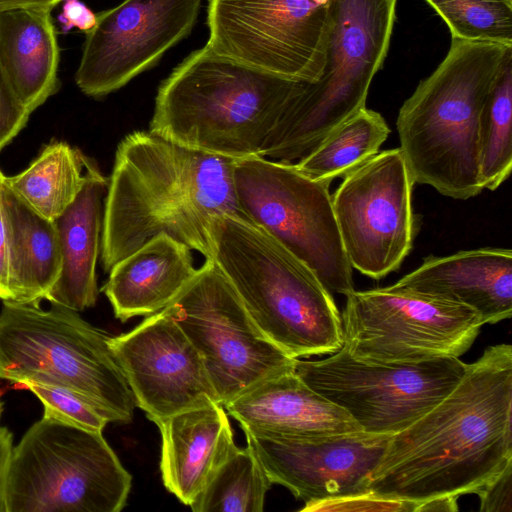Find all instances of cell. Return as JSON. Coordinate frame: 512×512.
Listing matches in <instances>:
<instances>
[{"instance_id": "cell-1", "label": "cell", "mask_w": 512, "mask_h": 512, "mask_svg": "<svg viewBox=\"0 0 512 512\" xmlns=\"http://www.w3.org/2000/svg\"><path fill=\"white\" fill-rule=\"evenodd\" d=\"M511 464L512 347L497 344L441 401L391 435L367 489L416 507L477 494Z\"/></svg>"}, {"instance_id": "cell-2", "label": "cell", "mask_w": 512, "mask_h": 512, "mask_svg": "<svg viewBox=\"0 0 512 512\" xmlns=\"http://www.w3.org/2000/svg\"><path fill=\"white\" fill-rule=\"evenodd\" d=\"M234 162L150 131L126 135L108 180L103 269L109 272L158 235L213 259V222L224 215L246 218L235 190Z\"/></svg>"}, {"instance_id": "cell-3", "label": "cell", "mask_w": 512, "mask_h": 512, "mask_svg": "<svg viewBox=\"0 0 512 512\" xmlns=\"http://www.w3.org/2000/svg\"><path fill=\"white\" fill-rule=\"evenodd\" d=\"M512 46L452 38L442 62L401 106L396 127L414 183L465 200L482 192L479 123Z\"/></svg>"}, {"instance_id": "cell-4", "label": "cell", "mask_w": 512, "mask_h": 512, "mask_svg": "<svg viewBox=\"0 0 512 512\" xmlns=\"http://www.w3.org/2000/svg\"><path fill=\"white\" fill-rule=\"evenodd\" d=\"M304 83L218 55L205 45L159 86L149 131L234 160L265 157L270 134Z\"/></svg>"}, {"instance_id": "cell-5", "label": "cell", "mask_w": 512, "mask_h": 512, "mask_svg": "<svg viewBox=\"0 0 512 512\" xmlns=\"http://www.w3.org/2000/svg\"><path fill=\"white\" fill-rule=\"evenodd\" d=\"M213 260L258 328L294 359L332 354L342 318L315 274L262 227L224 215L211 229Z\"/></svg>"}, {"instance_id": "cell-6", "label": "cell", "mask_w": 512, "mask_h": 512, "mask_svg": "<svg viewBox=\"0 0 512 512\" xmlns=\"http://www.w3.org/2000/svg\"><path fill=\"white\" fill-rule=\"evenodd\" d=\"M109 338L69 308L51 304L44 310L35 304L3 300L0 379L66 388L108 422L128 423L136 405Z\"/></svg>"}, {"instance_id": "cell-7", "label": "cell", "mask_w": 512, "mask_h": 512, "mask_svg": "<svg viewBox=\"0 0 512 512\" xmlns=\"http://www.w3.org/2000/svg\"><path fill=\"white\" fill-rule=\"evenodd\" d=\"M398 0H333L325 67L304 83L265 146V158L295 163L328 134L366 107L393 34Z\"/></svg>"}, {"instance_id": "cell-8", "label": "cell", "mask_w": 512, "mask_h": 512, "mask_svg": "<svg viewBox=\"0 0 512 512\" xmlns=\"http://www.w3.org/2000/svg\"><path fill=\"white\" fill-rule=\"evenodd\" d=\"M131 485L102 432L44 414L13 447L6 512H119Z\"/></svg>"}, {"instance_id": "cell-9", "label": "cell", "mask_w": 512, "mask_h": 512, "mask_svg": "<svg viewBox=\"0 0 512 512\" xmlns=\"http://www.w3.org/2000/svg\"><path fill=\"white\" fill-rule=\"evenodd\" d=\"M234 184L247 219L305 264L330 293L354 291L353 268L336 223L330 183L265 157L234 162Z\"/></svg>"}, {"instance_id": "cell-10", "label": "cell", "mask_w": 512, "mask_h": 512, "mask_svg": "<svg viewBox=\"0 0 512 512\" xmlns=\"http://www.w3.org/2000/svg\"><path fill=\"white\" fill-rule=\"evenodd\" d=\"M198 351L225 406L258 383L295 369L296 359L254 323L213 259L164 308Z\"/></svg>"}, {"instance_id": "cell-11", "label": "cell", "mask_w": 512, "mask_h": 512, "mask_svg": "<svg viewBox=\"0 0 512 512\" xmlns=\"http://www.w3.org/2000/svg\"><path fill=\"white\" fill-rule=\"evenodd\" d=\"M459 357L378 363L358 359L343 345L322 360L295 361L296 374L344 409L362 431L393 435L441 401L467 369Z\"/></svg>"}, {"instance_id": "cell-12", "label": "cell", "mask_w": 512, "mask_h": 512, "mask_svg": "<svg viewBox=\"0 0 512 512\" xmlns=\"http://www.w3.org/2000/svg\"><path fill=\"white\" fill-rule=\"evenodd\" d=\"M343 345L378 363L460 357L484 325L471 308L393 285L346 295Z\"/></svg>"}, {"instance_id": "cell-13", "label": "cell", "mask_w": 512, "mask_h": 512, "mask_svg": "<svg viewBox=\"0 0 512 512\" xmlns=\"http://www.w3.org/2000/svg\"><path fill=\"white\" fill-rule=\"evenodd\" d=\"M333 0H209L207 46L216 54L305 83L322 76Z\"/></svg>"}, {"instance_id": "cell-14", "label": "cell", "mask_w": 512, "mask_h": 512, "mask_svg": "<svg viewBox=\"0 0 512 512\" xmlns=\"http://www.w3.org/2000/svg\"><path fill=\"white\" fill-rule=\"evenodd\" d=\"M342 178L332 205L344 251L353 269L381 279L411 251L414 181L400 148L378 152Z\"/></svg>"}, {"instance_id": "cell-15", "label": "cell", "mask_w": 512, "mask_h": 512, "mask_svg": "<svg viewBox=\"0 0 512 512\" xmlns=\"http://www.w3.org/2000/svg\"><path fill=\"white\" fill-rule=\"evenodd\" d=\"M201 1L123 0L96 14L75 73L78 88L104 97L153 67L190 34Z\"/></svg>"}, {"instance_id": "cell-16", "label": "cell", "mask_w": 512, "mask_h": 512, "mask_svg": "<svg viewBox=\"0 0 512 512\" xmlns=\"http://www.w3.org/2000/svg\"><path fill=\"white\" fill-rule=\"evenodd\" d=\"M109 347L135 405L152 422L220 404L198 351L165 309L110 336Z\"/></svg>"}, {"instance_id": "cell-17", "label": "cell", "mask_w": 512, "mask_h": 512, "mask_svg": "<svg viewBox=\"0 0 512 512\" xmlns=\"http://www.w3.org/2000/svg\"><path fill=\"white\" fill-rule=\"evenodd\" d=\"M244 433L271 482L305 503L369 492V477L391 437L365 431L295 438Z\"/></svg>"}, {"instance_id": "cell-18", "label": "cell", "mask_w": 512, "mask_h": 512, "mask_svg": "<svg viewBox=\"0 0 512 512\" xmlns=\"http://www.w3.org/2000/svg\"><path fill=\"white\" fill-rule=\"evenodd\" d=\"M393 286L465 305L483 324H495L512 315V251L485 247L430 255Z\"/></svg>"}, {"instance_id": "cell-19", "label": "cell", "mask_w": 512, "mask_h": 512, "mask_svg": "<svg viewBox=\"0 0 512 512\" xmlns=\"http://www.w3.org/2000/svg\"><path fill=\"white\" fill-rule=\"evenodd\" d=\"M244 432L266 437H317L362 431L341 407L291 370L268 378L224 406Z\"/></svg>"}, {"instance_id": "cell-20", "label": "cell", "mask_w": 512, "mask_h": 512, "mask_svg": "<svg viewBox=\"0 0 512 512\" xmlns=\"http://www.w3.org/2000/svg\"><path fill=\"white\" fill-rule=\"evenodd\" d=\"M155 424L161 434L163 484L189 506L238 449L224 406L186 410Z\"/></svg>"}, {"instance_id": "cell-21", "label": "cell", "mask_w": 512, "mask_h": 512, "mask_svg": "<svg viewBox=\"0 0 512 512\" xmlns=\"http://www.w3.org/2000/svg\"><path fill=\"white\" fill-rule=\"evenodd\" d=\"M108 179L91 161L82 189L56 219L61 273L45 299L74 311L93 307L98 297L96 264L101 252Z\"/></svg>"}, {"instance_id": "cell-22", "label": "cell", "mask_w": 512, "mask_h": 512, "mask_svg": "<svg viewBox=\"0 0 512 512\" xmlns=\"http://www.w3.org/2000/svg\"><path fill=\"white\" fill-rule=\"evenodd\" d=\"M191 250L168 236L158 235L116 263L102 289L115 317L125 322L168 306L198 271Z\"/></svg>"}, {"instance_id": "cell-23", "label": "cell", "mask_w": 512, "mask_h": 512, "mask_svg": "<svg viewBox=\"0 0 512 512\" xmlns=\"http://www.w3.org/2000/svg\"><path fill=\"white\" fill-rule=\"evenodd\" d=\"M59 60L51 11L12 9L0 12V63L30 113L59 90Z\"/></svg>"}, {"instance_id": "cell-24", "label": "cell", "mask_w": 512, "mask_h": 512, "mask_svg": "<svg viewBox=\"0 0 512 512\" xmlns=\"http://www.w3.org/2000/svg\"><path fill=\"white\" fill-rule=\"evenodd\" d=\"M10 229V301L39 305L60 276L62 257L53 220L30 206L6 182Z\"/></svg>"}, {"instance_id": "cell-25", "label": "cell", "mask_w": 512, "mask_h": 512, "mask_svg": "<svg viewBox=\"0 0 512 512\" xmlns=\"http://www.w3.org/2000/svg\"><path fill=\"white\" fill-rule=\"evenodd\" d=\"M89 163L78 149L53 140L28 168L6 176V182L37 212L54 220L76 199Z\"/></svg>"}, {"instance_id": "cell-26", "label": "cell", "mask_w": 512, "mask_h": 512, "mask_svg": "<svg viewBox=\"0 0 512 512\" xmlns=\"http://www.w3.org/2000/svg\"><path fill=\"white\" fill-rule=\"evenodd\" d=\"M390 129L382 115L361 109L328 134L310 153L293 163L297 170L331 183L379 152Z\"/></svg>"}, {"instance_id": "cell-27", "label": "cell", "mask_w": 512, "mask_h": 512, "mask_svg": "<svg viewBox=\"0 0 512 512\" xmlns=\"http://www.w3.org/2000/svg\"><path fill=\"white\" fill-rule=\"evenodd\" d=\"M272 484L247 445L235 451L189 506L194 512H261Z\"/></svg>"}, {"instance_id": "cell-28", "label": "cell", "mask_w": 512, "mask_h": 512, "mask_svg": "<svg viewBox=\"0 0 512 512\" xmlns=\"http://www.w3.org/2000/svg\"><path fill=\"white\" fill-rule=\"evenodd\" d=\"M512 60L483 106L479 123V172L483 189L496 190L512 170Z\"/></svg>"}, {"instance_id": "cell-29", "label": "cell", "mask_w": 512, "mask_h": 512, "mask_svg": "<svg viewBox=\"0 0 512 512\" xmlns=\"http://www.w3.org/2000/svg\"><path fill=\"white\" fill-rule=\"evenodd\" d=\"M452 38L512 46V0H424Z\"/></svg>"}, {"instance_id": "cell-30", "label": "cell", "mask_w": 512, "mask_h": 512, "mask_svg": "<svg viewBox=\"0 0 512 512\" xmlns=\"http://www.w3.org/2000/svg\"><path fill=\"white\" fill-rule=\"evenodd\" d=\"M21 384L39 398L45 415L96 432H102L108 423L89 403L66 388L33 380Z\"/></svg>"}, {"instance_id": "cell-31", "label": "cell", "mask_w": 512, "mask_h": 512, "mask_svg": "<svg viewBox=\"0 0 512 512\" xmlns=\"http://www.w3.org/2000/svg\"><path fill=\"white\" fill-rule=\"evenodd\" d=\"M409 502L380 498L371 492L305 503L301 511H400L414 512Z\"/></svg>"}, {"instance_id": "cell-32", "label": "cell", "mask_w": 512, "mask_h": 512, "mask_svg": "<svg viewBox=\"0 0 512 512\" xmlns=\"http://www.w3.org/2000/svg\"><path fill=\"white\" fill-rule=\"evenodd\" d=\"M30 114L0 63V150L24 128Z\"/></svg>"}, {"instance_id": "cell-33", "label": "cell", "mask_w": 512, "mask_h": 512, "mask_svg": "<svg viewBox=\"0 0 512 512\" xmlns=\"http://www.w3.org/2000/svg\"><path fill=\"white\" fill-rule=\"evenodd\" d=\"M477 495L482 512L512 511V464L492 479Z\"/></svg>"}, {"instance_id": "cell-34", "label": "cell", "mask_w": 512, "mask_h": 512, "mask_svg": "<svg viewBox=\"0 0 512 512\" xmlns=\"http://www.w3.org/2000/svg\"><path fill=\"white\" fill-rule=\"evenodd\" d=\"M5 177L0 170V299L10 300V229L5 204Z\"/></svg>"}, {"instance_id": "cell-35", "label": "cell", "mask_w": 512, "mask_h": 512, "mask_svg": "<svg viewBox=\"0 0 512 512\" xmlns=\"http://www.w3.org/2000/svg\"><path fill=\"white\" fill-rule=\"evenodd\" d=\"M96 20V14L80 0H64L61 13L57 17L63 33L73 28L87 33L95 26Z\"/></svg>"}, {"instance_id": "cell-36", "label": "cell", "mask_w": 512, "mask_h": 512, "mask_svg": "<svg viewBox=\"0 0 512 512\" xmlns=\"http://www.w3.org/2000/svg\"><path fill=\"white\" fill-rule=\"evenodd\" d=\"M12 451L13 435L8 428L0 426V512H6L5 494Z\"/></svg>"}, {"instance_id": "cell-37", "label": "cell", "mask_w": 512, "mask_h": 512, "mask_svg": "<svg viewBox=\"0 0 512 512\" xmlns=\"http://www.w3.org/2000/svg\"><path fill=\"white\" fill-rule=\"evenodd\" d=\"M64 0H0V12L12 9H41L52 11Z\"/></svg>"}, {"instance_id": "cell-38", "label": "cell", "mask_w": 512, "mask_h": 512, "mask_svg": "<svg viewBox=\"0 0 512 512\" xmlns=\"http://www.w3.org/2000/svg\"><path fill=\"white\" fill-rule=\"evenodd\" d=\"M458 510V504H457V498L453 497H440V498H434L430 499L428 501H425L423 503L418 504L414 512H440V511H457Z\"/></svg>"}, {"instance_id": "cell-39", "label": "cell", "mask_w": 512, "mask_h": 512, "mask_svg": "<svg viewBox=\"0 0 512 512\" xmlns=\"http://www.w3.org/2000/svg\"><path fill=\"white\" fill-rule=\"evenodd\" d=\"M1 411H2V402L0 400V417H1Z\"/></svg>"}]
</instances>
